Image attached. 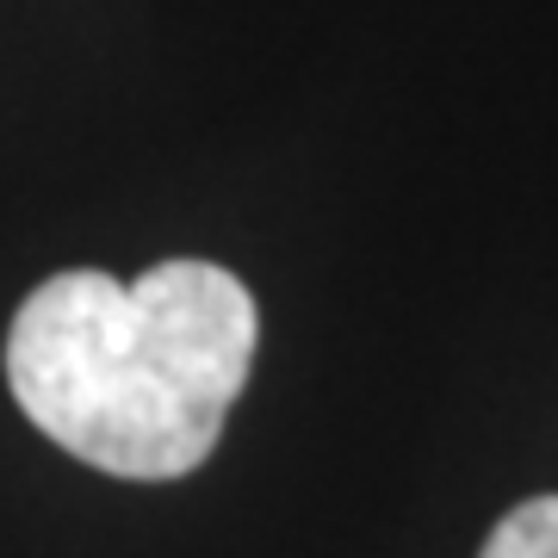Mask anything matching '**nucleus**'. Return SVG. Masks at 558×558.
<instances>
[{"mask_svg": "<svg viewBox=\"0 0 558 558\" xmlns=\"http://www.w3.org/2000/svg\"><path fill=\"white\" fill-rule=\"evenodd\" d=\"M255 341V299L218 260H156L131 286L69 267L13 311L7 385L81 465L168 484L211 459Z\"/></svg>", "mask_w": 558, "mask_h": 558, "instance_id": "f257e3e1", "label": "nucleus"}, {"mask_svg": "<svg viewBox=\"0 0 558 558\" xmlns=\"http://www.w3.org/2000/svg\"><path fill=\"white\" fill-rule=\"evenodd\" d=\"M478 558H558V497H527L490 527Z\"/></svg>", "mask_w": 558, "mask_h": 558, "instance_id": "f03ea898", "label": "nucleus"}]
</instances>
